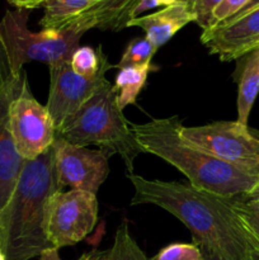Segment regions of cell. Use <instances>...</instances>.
Wrapping results in <instances>:
<instances>
[{
  "label": "cell",
  "instance_id": "f1b7e54d",
  "mask_svg": "<svg viewBox=\"0 0 259 260\" xmlns=\"http://www.w3.org/2000/svg\"><path fill=\"white\" fill-rule=\"evenodd\" d=\"M40 260H62L58 255V249L51 248L48 250H45L40 255Z\"/></svg>",
  "mask_w": 259,
  "mask_h": 260
},
{
  "label": "cell",
  "instance_id": "836d02e7",
  "mask_svg": "<svg viewBox=\"0 0 259 260\" xmlns=\"http://www.w3.org/2000/svg\"><path fill=\"white\" fill-rule=\"evenodd\" d=\"M180 2H184V3H187V4L189 5V8H190V9H192L193 4H195V0H180Z\"/></svg>",
  "mask_w": 259,
  "mask_h": 260
},
{
  "label": "cell",
  "instance_id": "30bf717a",
  "mask_svg": "<svg viewBox=\"0 0 259 260\" xmlns=\"http://www.w3.org/2000/svg\"><path fill=\"white\" fill-rule=\"evenodd\" d=\"M52 147L60 187L96 194L111 172L108 164L111 156L101 149L76 146L61 139H55Z\"/></svg>",
  "mask_w": 259,
  "mask_h": 260
},
{
  "label": "cell",
  "instance_id": "8fae6325",
  "mask_svg": "<svg viewBox=\"0 0 259 260\" xmlns=\"http://www.w3.org/2000/svg\"><path fill=\"white\" fill-rule=\"evenodd\" d=\"M201 42L221 61L238 60L259 46V7L212 29L203 30Z\"/></svg>",
  "mask_w": 259,
  "mask_h": 260
},
{
  "label": "cell",
  "instance_id": "f546056e",
  "mask_svg": "<svg viewBox=\"0 0 259 260\" xmlns=\"http://www.w3.org/2000/svg\"><path fill=\"white\" fill-rule=\"evenodd\" d=\"M256 7H259V0H250V2H249L248 4H246L245 7H244L243 9L240 10V12L236 13V14L234 15V17H231L230 19H234V18H238V17H240V15H244L245 13H248V12H250V10L255 9ZM230 19H228V20H230ZM228 20H226V22H228ZM223 23H225V22H223ZM221 24H222V23H221Z\"/></svg>",
  "mask_w": 259,
  "mask_h": 260
},
{
  "label": "cell",
  "instance_id": "ac0fdd59",
  "mask_svg": "<svg viewBox=\"0 0 259 260\" xmlns=\"http://www.w3.org/2000/svg\"><path fill=\"white\" fill-rule=\"evenodd\" d=\"M99 260H149L130 233L127 221H122L114 235L113 244L106 251H101Z\"/></svg>",
  "mask_w": 259,
  "mask_h": 260
},
{
  "label": "cell",
  "instance_id": "1f68e13d",
  "mask_svg": "<svg viewBox=\"0 0 259 260\" xmlns=\"http://www.w3.org/2000/svg\"><path fill=\"white\" fill-rule=\"evenodd\" d=\"M201 250H202V253H203V260H223L218 255H216V254L211 253V251L205 250V249H201Z\"/></svg>",
  "mask_w": 259,
  "mask_h": 260
},
{
  "label": "cell",
  "instance_id": "8992f818",
  "mask_svg": "<svg viewBox=\"0 0 259 260\" xmlns=\"http://www.w3.org/2000/svg\"><path fill=\"white\" fill-rule=\"evenodd\" d=\"M179 135L188 145L241 170L259 177V132L238 121H217L184 127Z\"/></svg>",
  "mask_w": 259,
  "mask_h": 260
},
{
  "label": "cell",
  "instance_id": "9c48e42d",
  "mask_svg": "<svg viewBox=\"0 0 259 260\" xmlns=\"http://www.w3.org/2000/svg\"><path fill=\"white\" fill-rule=\"evenodd\" d=\"M113 68L104 53L102 56L101 69L94 76H83L76 74L71 68L70 61L50 63V90H48L47 108L52 117L56 129L73 116L84 103L89 101L104 84L106 73Z\"/></svg>",
  "mask_w": 259,
  "mask_h": 260
},
{
  "label": "cell",
  "instance_id": "5bb4252c",
  "mask_svg": "<svg viewBox=\"0 0 259 260\" xmlns=\"http://www.w3.org/2000/svg\"><path fill=\"white\" fill-rule=\"evenodd\" d=\"M140 2L141 0H107L84 15L73 27H78L85 32L93 28L118 32L134 19V10Z\"/></svg>",
  "mask_w": 259,
  "mask_h": 260
},
{
  "label": "cell",
  "instance_id": "7a4b0ae2",
  "mask_svg": "<svg viewBox=\"0 0 259 260\" xmlns=\"http://www.w3.org/2000/svg\"><path fill=\"white\" fill-rule=\"evenodd\" d=\"M61 190L52 146L35 160H25L14 192L0 213V250L5 260H29L53 248L46 235V206Z\"/></svg>",
  "mask_w": 259,
  "mask_h": 260
},
{
  "label": "cell",
  "instance_id": "3957f363",
  "mask_svg": "<svg viewBox=\"0 0 259 260\" xmlns=\"http://www.w3.org/2000/svg\"><path fill=\"white\" fill-rule=\"evenodd\" d=\"M182 126L179 117L173 116L141 124L131 123V129L142 151L177 168L192 187L223 197H235L245 194L256 184V175L246 174L188 145L179 135Z\"/></svg>",
  "mask_w": 259,
  "mask_h": 260
},
{
  "label": "cell",
  "instance_id": "ffe728a7",
  "mask_svg": "<svg viewBox=\"0 0 259 260\" xmlns=\"http://www.w3.org/2000/svg\"><path fill=\"white\" fill-rule=\"evenodd\" d=\"M104 55L103 48L99 46L96 50L89 46H79L78 50L73 53L71 57V68L76 74L83 76H94L101 69L102 56Z\"/></svg>",
  "mask_w": 259,
  "mask_h": 260
},
{
  "label": "cell",
  "instance_id": "4316f807",
  "mask_svg": "<svg viewBox=\"0 0 259 260\" xmlns=\"http://www.w3.org/2000/svg\"><path fill=\"white\" fill-rule=\"evenodd\" d=\"M8 3L14 5L17 9H36L38 7H43L46 0H8Z\"/></svg>",
  "mask_w": 259,
  "mask_h": 260
},
{
  "label": "cell",
  "instance_id": "e0dca14e",
  "mask_svg": "<svg viewBox=\"0 0 259 260\" xmlns=\"http://www.w3.org/2000/svg\"><path fill=\"white\" fill-rule=\"evenodd\" d=\"M156 66L151 63L144 66H130L119 70L116 76V88L118 94V106L123 111L124 107L134 104L139 96L140 91L146 83L147 75L150 71L156 70Z\"/></svg>",
  "mask_w": 259,
  "mask_h": 260
},
{
  "label": "cell",
  "instance_id": "83f0119b",
  "mask_svg": "<svg viewBox=\"0 0 259 260\" xmlns=\"http://www.w3.org/2000/svg\"><path fill=\"white\" fill-rule=\"evenodd\" d=\"M241 197H243L245 201H249V202L259 203V180L248 193L243 194Z\"/></svg>",
  "mask_w": 259,
  "mask_h": 260
},
{
  "label": "cell",
  "instance_id": "7c38bea8",
  "mask_svg": "<svg viewBox=\"0 0 259 260\" xmlns=\"http://www.w3.org/2000/svg\"><path fill=\"white\" fill-rule=\"evenodd\" d=\"M25 73L0 86V213L4 211L17 185L25 160L15 147L9 126V108L22 88Z\"/></svg>",
  "mask_w": 259,
  "mask_h": 260
},
{
  "label": "cell",
  "instance_id": "d590c367",
  "mask_svg": "<svg viewBox=\"0 0 259 260\" xmlns=\"http://www.w3.org/2000/svg\"><path fill=\"white\" fill-rule=\"evenodd\" d=\"M256 48H259V46H258V47H256ZM256 48H255V50H256Z\"/></svg>",
  "mask_w": 259,
  "mask_h": 260
},
{
  "label": "cell",
  "instance_id": "44dd1931",
  "mask_svg": "<svg viewBox=\"0 0 259 260\" xmlns=\"http://www.w3.org/2000/svg\"><path fill=\"white\" fill-rule=\"evenodd\" d=\"M150 260H203V253L195 243H174L163 248Z\"/></svg>",
  "mask_w": 259,
  "mask_h": 260
},
{
  "label": "cell",
  "instance_id": "5b68a950",
  "mask_svg": "<svg viewBox=\"0 0 259 260\" xmlns=\"http://www.w3.org/2000/svg\"><path fill=\"white\" fill-rule=\"evenodd\" d=\"M29 10H7L0 20V40L4 45L10 70L14 76L22 74L23 66L32 61L55 63L71 61L85 30L71 27L65 30L28 28Z\"/></svg>",
  "mask_w": 259,
  "mask_h": 260
},
{
  "label": "cell",
  "instance_id": "277c9868",
  "mask_svg": "<svg viewBox=\"0 0 259 260\" xmlns=\"http://www.w3.org/2000/svg\"><path fill=\"white\" fill-rule=\"evenodd\" d=\"M56 139L76 146L95 145L109 156L119 155L130 174L134 173L135 159L144 152L119 108L116 88L109 81L56 129Z\"/></svg>",
  "mask_w": 259,
  "mask_h": 260
},
{
  "label": "cell",
  "instance_id": "7402d4cb",
  "mask_svg": "<svg viewBox=\"0 0 259 260\" xmlns=\"http://www.w3.org/2000/svg\"><path fill=\"white\" fill-rule=\"evenodd\" d=\"M231 205L244 223L248 226L249 230L259 240V203L249 202L241 196H235L231 197Z\"/></svg>",
  "mask_w": 259,
  "mask_h": 260
},
{
  "label": "cell",
  "instance_id": "603a6c76",
  "mask_svg": "<svg viewBox=\"0 0 259 260\" xmlns=\"http://www.w3.org/2000/svg\"><path fill=\"white\" fill-rule=\"evenodd\" d=\"M249 2H250V0H222V2L216 7V9L213 10L210 29H212V28L220 25L221 23L230 19V18L234 17L236 13L240 12Z\"/></svg>",
  "mask_w": 259,
  "mask_h": 260
},
{
  "label": "cell",
  "instance_id": "e575fe53",
  "mask_svg": "<svg viewBox=\"0 0 259 260\" xmlns=\"http://www.w3.org/2000/svg\"><path fill=\"white\" fill-rule=\"evenodd\" d=\"M0 260H5V256H4V254H3L2 250H0Z\"/></svg>",
  "mask_w": 259,
  "mask_h": 260
},
{
  "label": "cell",
  "instance_id": "4dcf8cb0",
  "mask_svg": "<svg viewBox=\"0 0 259 260\" xmlns=\"http://www.w3.org/2000/svg\"><path fill=\"white\" fill-rule=\"evenodd\" d=\"M99 255H101V251L94 249V250L89 251V253L83 254L78 260H99Z\"/></svg>",
  "mask_w": 259,
  "mask_h": 260
},
{
  "label": "cell",
  "instance_id": "6da1fadb",
  "mask_svg": "<svg viewBox=\"0 0 259 260\" xmlns=\"http://www.w3.org/2000/svg\"><path fill=\"white\" fill-rule=\"evenodd\" d=\"M127 178L135 188L131 205H155L175 216L201 249L223 260H249L259 240L223 197L190 184L150 180L134 173Z\"/></svg>",
  "mask_w": 259,
  "mask_h": 260
},
{
  "label": "cell",
  "instance_id": "d6a6232c",
  "mask_svg": "<svg viewBox=\"0 0 259 260\" xmlns=\"http://www.w3.org/2000/svg\"><path fill=\"white\" fill-rule=\"evenodd\" d=\"M249 260H259V249H254L249 255Z\"/></svg>",
  "mask_w": 259,
  "mask_h": 260
},
{
  "label": "cell",
  "instance_id": "9a60e30c",
  "mask_svg": "<svg viewBox=\"0 0 259 260\" xmlns=\"http://www.w3.org/2000/svg\"><path fill=\"white\" fill-rule=\"evenodd\" d=\"M107 0H46L40 24L43 29L65 30Z\"/></svg>",
  "mask_w": 259,
  "mask_h": 260
},
{
  "label": "cell",
  "instance_id": "52a82bcc",
  "mask_svg": "<svg viewBox=\"0 0 259 260\" xmlns=\"http://www.w3.org/2000/svg\"><path fill=\"white\" fill-rule=\"evenodd\" d=\"M96 221L98 200L94 193L61 190L51 196L46 206V235L56 249L75 245L84 240Z\"/></svg>",
  "mask_w": 259,
  "mask_h": 260
},
{
  "label": "cell",
  "instance_id": "d4e9b609",
  "mask_svg": "<svg viewBox=\"0 0 259 260\" xmlns=\"http://www.w3.org/2000/svg\"><path fill=\"white\" fill-rule=\"evenodd\" d=\"M13 78H14V75H13L12 70H10L9 60H8L4 45H3L2 40H0V86L7 84Z\"/></svg>",
  "mask_w": 259,
  "mask_h": 260
},
{
  "label": "cell",
  "instance_id": "ba28073f",
  "mask_svg": "<svg viewBox=\"0 0 259 260\" xmlns=\"http://www.w3.org/2000/svg\"><path fill=\"white\" fill-rule=\"evenodd\" d=\"M9 126L18 152L24 160H35L52 146L56 127L46 106L36 101L27 75L9 108Z\"/></svg>",
  "mask_w": 259,
  "mask_h": 260
},
{
  "label": "cell",
  "instance_id": "2e32d148",
  "mask_svg": "<svg viewBox=\"0 0 259 260\" xmlns=\"http://www.w3.org/2000/svg\"><path fill=\"white\" fill-rule=\"evenodd\" d=\"M259 94V48L246 56L239 78L238 122L248 124L249 114Z\"/></svg>",
  "mask_w": 259,
  "mask_h": 260
},
{
  "label": "cell",
  "instance_id": "cb8c5ba5",
  "mask_svg": "<svg viewBox=\"0 0 259 260\" xmlns=\"http://www.w3.org/2000/svg\"><path fill=\"white\" fill-rule=\"evenodd\" d=\"M222 0H195L192 7V12L195 14L196 20L203 30L210 29L211 20H212V13Z\"/></svg>",
  "mask_w": 259,
  "mask_h": 260
},
{
  "label": "cell",
  "instance_id": "484cf974",
  "mask_svg": "<svg viewBox=\"0 0 259 260\" xmlns=\"http://www.w3.org/2000/svg\"><path fill=\"white\" fill-rule=\"evenodd\" d=\"M177 2H179V0H141L140 4L136 7V9L134 10V18L140 17V14L146 12L147 9L159 7V5H165V7H168V5L174 4V3Z\"/></svg>",
  "mask_w": 259,
  "mask_h": 260
},
{
  "label": "cell",
  "instance_id": "4fadbf2b",
  "mask_svg": "<svg viewBox=\"0 0 259 260\" xmlns=\"http://www.w3.org/2000/svg\"><path fill=\"white\" fill-rule=\"evenodd\" d=\"M195 20L196 17L189 5L179 0L152 14L134 18L127 27H140L145 32V37L159 48L172 40L178 30Z\"/></svg>",
  "mask_w": 259,
  "mask_h": 260
},
{
  "label": "cell",
  "instance_id": "d6986e66",
  "mask_svg": "<svg viewBox=\"0 0 259 260\" xmlns=\"http://www.w3.org/2000/svg\"><path fill=\"white\" fill-rule=\"evenodd\" d=\"M156 50L157 48L146 37L135 38L128 43L116 66L121 70L130 66L149 65Z\"/></svg>",
  "mask_w": 259,
  "mask_h": 260
}]
</instances>
